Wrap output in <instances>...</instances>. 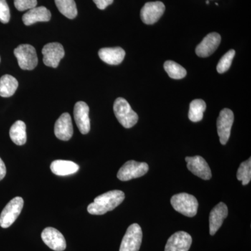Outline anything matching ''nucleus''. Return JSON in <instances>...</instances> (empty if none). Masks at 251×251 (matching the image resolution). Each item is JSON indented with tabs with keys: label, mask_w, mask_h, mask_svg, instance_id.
Wrapping results in <instances>:
<instances>
[{
	"label": "nucleus",
	"mask_w": 251,
	"mask_h": 251,
	"mask_svg": "<svg viewBox=\"0 0 251 251\" xmlns=\"http://www.w3.org/2000/svg\"><path fill=\"white\" fill-rule=\"evenodd\" d=\"M125 199L123 191L119 190L108 191L94 199L87 206V211L92 215H103L120 205Z\"/></svg>",
	"instance_id": "nucleus-1"
},
{
	"label": "nucleus",
	"mask_w": 251,
	"mask_h": 251,
	"mask_svg": "<svg viewBox=\"0 0 251 251\" xmlns=\"http://www.w3.org/2000/svg\"><path fill=\"white\" fill-rule=\"evenodd\" d=\"M113 110L117 120L126 128L134 126L138 121V115L125 99L117 98L114 103Z\"/></svg>",
	"instance_id": "nucleus-2"
},
{
	"label": "nucleus",
	"mask_w": 251,
	"mask_h": 251,
	"mask_svg": "<svg viewBox=\"0 0 251 251\" xmlns=\"http://www.w3.org/2000/svg\"><path fill=\"white\" fill-rule=\"evenodd\" d=\"M173 208L183 215L193 217L197 214L198 202L196 197L188 193L175 195L171 200Z\"/></svg>",
	"instance_id": "nucleus-3"
},
{
	"label": "nucleus",
	"mask_w": 251,
	"mask_h": 251,
	"mask_svg": "<svg viewBox=\"0 0 251 251\" xmlns=\"http://www.w3.org/2000/svg\"><path fill=\"white\" fill-rule=\"evenodd\" d=\"M18 65L23 70H33L38 64L36 50L29 44H22L14 50Z\"/></svg>",
	"instance_id": "nucleus-4"
},
{
	"label": "nucleus",
	"mask_w": 251,
	"mask_h": 251,
	"mask_svg": "<svg viewBox=\"0 0 251 251\" xmlns=\"http://www.w3.org/2000/svg\"><path fill=\"white\" fill-rule=\"evenodd\" d=\"M24 205V201L21 197H16L11 201L1 211L0 215V226L2 228H8L13 225L18 216L21 214Z\"/></svg>",
	"instance_id": "nucleus-5"
},
{
	"label": "nucleus",
	"mask_w": 251,
	"mask_h": 251,
	"mask_svg": "<svg viewBox=\"0 0 251 251\" xmlns=\"http://www.w3.org/2000/svg\"><path fill=\"white\" fill-rule=\"evenodd\" d=\"M149 171L148 163L144 162L128 161L120 168L117 173V178L122 181H129L135 178L141 177Z\"/></svg>",
	"instance_id": "nucleus-6"
},
{
	"label": "nucleus",
	"mask_w": 251,
	"mask_h": 251,
	"mask_svg": "<svg viewBox=\"0 0 251 251\" xmlns=\"http://www.w3.org/2000/svg\"><path fill=\"white\" fill-rule=\"evenodd\" d=\"M143 241V231L139 225H130L122 239L120 251H139Z\"/></svg>",
	"instance_id": "nucleus-7"
},
{
	"label": "nucleus",
	"mask_w": 251,
	"mask_h": 251,
	"mask_svg": "<svg viewBox=\"0 0 251 251\" xmlns=\"http://www.w3.org/2000/svg\"><path fill=\"white\" fill-rule=\"evenodd\" d=\"M233 122L234 114L232 110L225 108L220 112L217 120V130L220 143L223 145H226L228 141Z\"/></svg>",
	"instance_id": "nucleus-8"
},
{
	"label": "nucleus",
	"mask_w": 251,
	"mask_h": 251,
	"mask_svg": "<svg viewBox=\"0 0 251 251\" xmlns=\"http://www.w3.org/2000/svg\"><path fill=\"white\" fill-rule=\"evenodd\" d=\"M166 6L161 1H151L146 3L141 9L140 17L145 24L156 23L164 14Z\"/></svg>",
	"instance_id": "nucleus-9"
},
{
	"label": "nucleus",
	"mask_w": 251,
	"mask_h": 251,
	"mask_svg": "<svg viewBox=\"0 0 251 251\" xmlns=\"http://www.w3.org/2000/svg\"><path fill=\"white\" fill-rule=\"evenodd\" d=\"M42 54L44 55L43 61L45 65L57 68L61 59L64 57L65 52L62 44L59 43H50L43 48Z\"/></svg>",
	"instance_id": "nucleus-10"
},
{
	"label": "nucleus",
	"mask_w": 251,
	"mask_h": 251,
	"mask_svg": "<svg viewBox=\"0 0 251 251\" xmlns=\"http://www.w3.org/2000/svg\"><path fill=\"white\" fill-rule=\"evenodd\" d=\"M42 240L46 245L54 251H64L67 248V242L63 234L54 227H46L41 233Z\"/></svg>",
	"instance_id": "nucleus-11"
},
{
	"label": "nucleus",
	"mask_w": 251,
	"mask_h": 251,
	"mask_svg": "<svg viewBox=\"0 0 251 251\" xmlns=\"http://www.w3.org/2000/svg\"><path fill=\"white\" fill-rule=\"evenodd\" d=\"M90 108L84 101H78L74 106V115L77 128L82 134L85 135L90 130Z\"/></svg>",
	"instance_id": "nucleus-12"
},
{
	"label": "nucleus",
	"mask_w": 251,
	"mask_h": 251,
	"mask_svg": "<svg viewBox=\"0 0 251 251\" xmlns=\"http://www.w3.org/2000/svg\"><path fill=\"white\" fill-rule=\"evenodd\" d=\"M187 168L193 175L204 180H209L211 178V172L209 165L205 160L201 156L186 157Z\"/></svg>",
	"instance_id": "nucleus-13"
},
{
	"label": "nucleus",
	"mask_w": 251,
	"mask_h": 251,
	"mask_svg": "<svg viewBox=\"0 0 251 251\" xmlns=\"http://www.w3.org/2000/svg\"><path fill=\"white\" fill-rule=\"evenodd\" d=\"M192 244V237L184 231L175 232L168 239L165 251H188Z\"/></svg>",
	"instance_id": "nucleus-14"
},
{
	"label": "nucleus",
	"mask_w": 251,
	"mask_h": 251,
	"mask_svg": "<svg viewBox=\"0 0 251 251\" xmlns=\"http://www.w3.org/2000/svg\"><path fill=\"white\" fill-rule=\"evenodd\" d=\"M221 36L216 32L210 33L203 39L202 42L196 47V52L198 57H207L216 50L221 44Z\"/></svg>",
	"instance_id": "nucleus-15"
},
{
	"label": "nucleus",
	"mask_w": 251,
	"mask_h": 251,
	"mask_svg": "<svg viewBox=\"0 0 251 251\" xmlns=\"http://www.w3.org/2000/svg\"><path fill=\"white\" fill-rule=\"evenodd\" d=\"M54 135L58 139L68 141L74 134L72 120L71 115L67 112L63 113L54 125Z\"/></svg>",
	"instance_id": "nucleus-16"
},
{
	"label": "nucleus",
	"mask_w": 251,
	"mask_h": 251,
	"mask_svg": "<svg viewBox=\"0 0 251 251\" xmlns=\"http://www.w3.org/2000/svg\"><path fill=\"white\" fill-rule=\"evenodd\" d=\"M228 214L227 206L224 202H220L213 208L209 214V233L214 235L222 226L224 220Z\"/></svg>",
	"instance_id": "nucleus-17"
},
{
	"label": "nucleus",
	"mask_w": 251,
	"mask_h": 251,
	"mask_svg": "<svg viewBox=\"0 0 251 251\" xmlns=\"http://www.w3.org/2000/svg\"><path fill=\"white\" fill-rule=\"evenodd\" d=\"M50 18V11L45 6H36L23 15V21L25 25L29 26L38 22H49Z\"/></svg>",
	"instance_id": "nucleus-18"
},
{
	"label": "nucleus",
	"mask_w": 251,
	"mask_h": 251,
	"mask_svg": "<svg viewBox=\"0 0 251 251\" xmlns=\"http://www.w3.org/2000/svg\"><path fill=\"white\" fill-rule=\"evenodd\" d=\"M125 50L120 47L104 48L99 51V56L103 62L110 65H118L125 59Z\"/></svg>",
	"instance_id": "nucleus-19"
},
{
	"label": "nucleus",
	"mask_w": 251,
	"mask_h": 251,
	"mask_svg": "<svg viewBox=\"0 0 251 251\" xmlns=\"http://www.w3.org/2000/svg\"><path fill=\"white\" fill-rule=\"evenodd\" d=\"M80 169L76 163L65 160H56L52 162L50 170L54 175L57 176H67L75 174Z\"/></svg>",
	"instance_id": "nucleus-20"
},
{
	"label": "nucleus",
	"mask_w": 251,
	"mask_h": 251,
	"mask_svg": "<svg viewBox=\"0 0 251 251\" xmlns=\"http://www.w3.org/2000/svg\"><path fill=\"white\" fill-rule=\"evenodd\" d=\"M9 135L16 145L19 146L25 145L27 142L25 124L21 120L15 122L10 128Z\"/></svg>",
	"instance_id": "nucleus-21"
},
{
	"label": "nucleus",
	"mask_w": 251,
	"mask_h": 251,
	"mask_svg": "<svg viewBox=\"0 0 251 251\" xmlns=\"http://www.w3.org/2000/svg\"><path fill=\"white\" fill-rule=\"evenodd\" d=\"M18 87V80L10 75H4L0 78V97H12Z\"/></svg>",
	"instance_id": "nucleus-22"
},
{
	"label": "nucleus",
	"mask_w": 251,
	"mask_h": 251,
	"mask_svg": "<svg viewBox=\"0 0 251 251\" xmlns=\"http://www.w3.org/2000/svg\"><path fill=\"white\" fill-rule=\"evenodd\" d=\"M206 103L202 99H195L190 103L188 118L193 122L201 121L206 110Z\"/></svg>",
	"instance_id": "nucleus-23"
},
{
	"label": "nucleus",
	"mask_w": 251,
	"mask_h": 251,
	"mask_svg": "<svg viewBox=\"0 0 251 251\" xmlns=\"http://www.w3.org/2000/svg\"><path fill=\"white\" fill-rule=\"evenodd\" d=\"M59 12L69 19H74L77 15L76 4L74 0H54Z\"/></svg>",
	"instance_id": "nucleus-24"
},
{
	"label": "nucleus",
	"mask_w": 251,
	"mask_h": 251,
	"mask_svg": "<svg viewBox=\"0 0 251 251\" xmlns=\"http://www.w3.org/2000/svg\"><path fill=\"white\" fill-rule=\"evenodd\" d=\"M164 69L171 78L176 80L184 78L187 74L186 69L174 61H166L164 64Z\"/></svg>",
	"instance_id": "nucleus-25"
},
{
	"label": "nucleus",
	"mask_w": 251,
	"mask_h": 251,
	"mask_svg": "<svg viewBox=\"0 0 251 251\" xmlns=\"http://www.w3.org/2000/svg\"><path fill=\"white\" fill-rule=\"evenodd\" d=\"M237 178L242 184L246 186L250 183L251 179V158L241 163L237 173Z\"/></svg>",
	"instance_id": "nucleus-26"
},
{
	"label": "nucleus",
	"mask_w": 251,
	"mask_h": 251,
	"mask_svg": "<svg viewBox=\"0 0 251 251\" xmlns=\"http://www.w3.org/2000/svg\"><path fill=\"white\" fill-rule=\"evenodd\" d=\"M234 55H235V50L233 49L229 50L228 52L225 54L222 58L220 59L217 67H216L217 72L219 74H224L228 70L232 64Z\"/></svg>",
	"instance_id": "nucleus-27"
},
{
	"label": "nucleus",
	"mask_w": 251,
	"mask_h": 251,
	"mask_svg": "<svg viewBox=\"0 0 251 251\" xmlns=\"http://www.w3.org/2000/svg\"><path fill=\"white\" fill-rule=\"evenodd\" d=\"M14 5L18 11H24L36 7L37 0H14Z\"/></svg>",
	"instance_id": "nucleus-28"
},
{
	"label": "nucleus",
	"mask_w": 251,
	"mask_h": 251,
	"mask_svg": "<svg viewBox=\"0 0 251 251\" xmlns=\"http://www.w3.org/2000/svg\"><path fill=\"white\" fill-rule=\"evenodd\" d=\"M11 14L6 0H0V22L6 24L9 22Z\"/></svg>",
	"instance_id": "nucleus-29"
},
{
	"label": "nucleus",
	"mask_w": 251,
	"mask_h": 251,
	"mask_svg": "<svg viewBox=\"0 0 251 251\" xmlns=\"http://www.w3.org/2000/svg\"><path fill=\"white\" fill-rule=\"evenodd\" d=\"M98 9L104 10L107 6L113 3L114 0H93Z\"/></svg>",
	"instance_id": "nucleus-30"
},
{
	"label": "nucleus",
	"mask_w": 251,
	"mask_h": 251,
	"mask_svg": "<svg viewBox=\"0 0 251 251\" xmlns=\"http://www.w3.org/2000/svg\"><path fill=\"white\" fill-rule=\"evenodd\" d=\"M6 174V168L4 162L0 158V181L4 179Z\"/></svg>",
	"instance_id": "nucleus-31"
},
{
	"label": "nucleus",
	"mask_w": 251,
	"mask_h": 251,
	"mask_svg": "<svg viewBox=\"0 0 251 251\" xmlns=\"http://www.w3.org/2000/svg\"><path fill=\"white\" fill-rule=\"evenodd\" d=\"M0 61H1V58H0Z\"/></svg>",
	"instance_id": "nucleus-32"
}]
</instances>
